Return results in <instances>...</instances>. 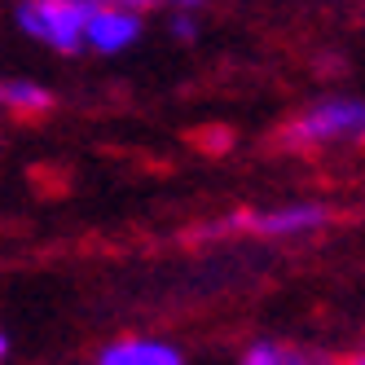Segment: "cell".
<instances>
[{"instance_id": "1", "label": "cell", "mask_w": 365, "mask_h": 365, "mask_svg": "<svg viewBox=\"0 0 365 365\" xmlns=\"http://www.w3.org/2000/svg\"><path fill=\"white\" fill-rule=\"evenodd\" d=\"M93 14V0H22L18 27L44 40L58 53H75L84 44V22Z\"/></svg>"}, {"instance_id": "2", "label": "cell", "mask_w": 365, "mask_h": 365, "mask_svg": "<svg viewBox=\"0 0 365 365\" xmlns=\"http://www.w3.org/2000/svg\"><path fill=\"white\" fill-rule=\"evenodd\" d=\"M339 137H365V101L334 97V101H322V106L304 110L295 123L282 128V145H291V150L326 145Z\"/></svg>"}, {"instance_id": "3", "label": "cell", "mask_w": 365, "mask_h": 365, "mask_svg": "<svg viewBox=\"0 0 365 365\" xmlns=\"http://www.w3.org/2000/svg\"><path fill=\"white\" fill-rule=\"evenodd\" d=\"M326 220H330V207H322V202H291V207H269V212H238V216H229L225 225H212L202 233L247 229V233H259V238H295V233L322 229Z\"/></svg>"}, {"instance_id": "4", "label": "cell", "mask_w": 365, "mask_h": 365, "mask_svg": "<svg viewBox=\"0 0 365 365\" xmlns=\"http://www.w3.org/2000/svg\"><path fill=\"white\" fill-rule=\"evenodd\" d=\"M141 36V18L133 9H115V5H97L93 0V14L84 22V40L101 53H119Z\"/></svg>"}, {"instance_id": "5", "label": "cell", "mask_w": 365, "mask_h": 365, "mask_svg": "<svg viewBox=\"0 0 365 365\" xmlns=\"http://www.w3.org/2000/svg\"><path fill=\"white\" fill-rule=\"evenodd\" d=\"M97 365H185V356L163 339H115L97 352Z\"/></svg>"}, {"instance_id": "6", "label": "cell", "mask_w": 365, "mask_h": 365, "mask_svg": "<svg viewBox=\"0 0 365 365\" xmlns=\"http://www.w3.org/2000/svg\"><path fill=\"white\" fill-rule=\"evenodd\" d=\"M242 365H334L326 352H312L299 344H282V339H255L242 352Z\"/></svg>"}, {"instance_id": "7", "label": "cell", "mask_w": 365, "mask_h": 365, "mask_svg": "<svg viewBox=\"0 0 365 365\" xmlns=\"http://www.w3.org/2000/svg\"><path fill=\"white\" fill-rule=\"evenodd\" d=\"M0 97H5V106H14L18 115H44L48 106H53V97H48V88L31 84V80H14L0 88Z\"/></svg>"}, {"instance_id": "8", "label": "cell", "mask_w": 365, "mask_h": 365, "mask_svg": "<svg viewBox=\"0 0 365 365\" xmlns=\"http://www.w3.org/2000/svg\"><path fill=\"white\" fill-rule=\"evenodd\" d=\"M172 36L190 40V36H194V22H190V18H176V22H172Z\"/></svg>"}, {"instance_id": "9", "label": "cell", "mask_w": 365, "mask_h": 365, "mask_svg": "<svg viewBox=\"0 0 365 365\" xmlns=\"http://www.w3.org/2000/svg\"><path fill=\"white\" fill-rule=\"evenodd\" d=\"M154 5H202V0H154Z\"/></svg>"}, {"instance_id": "10", "label": "cell", "mask_w": 365, "mask_h": 365, "mask_svg": "<svg viewBox=\"0 0 365 365\" xmlns=\"http://www.w3.org/2000/svg\"><path fill=\"white\" fill-rule=\"evenodd\" d=\"M5 356H9V339H5V334H0V361H5Z\"/></svg>"}, {"instance_id": "11", "label": "cell", "mask_w": 365, "mask_h": 365, "mask_svg": "<svg viewBox=\"0 0 365 365\" xmlns=\"http://www.w3.org/2000/svg\"><path fill=\"white\" fill-rule=\"evenodd\" d=\"M344 365H365V356H352V361H344Z\"/></svg>"}]
</instances>
